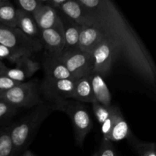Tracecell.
Returning <instances> with one entry per match:
<instances>
[{
	"label": "cell",
	"instance_id": "1",
	"mask_svg": "<svg viewBox=\"0 0 156 156\" xmlns=\"http://www.w3.org/2000/svg\"><path fill=\"white\" fill-rule=\"evenodd\" d=\"M87 12L88 24L112 42L119 56L144 82L155 87L156 66L143 41L111 0H78Z\"/></svg>",
	"mask_w": 156,
	"mask_h": 156
},
{
	"label": "cell",
	"instance_id": "2",
	"mask_svg": "<svg viewBox=\"0 0 156 156\" xmlns=\"http://www.w3.org/2000/svg\"><path fill=\"white\" fill-rule=\"evenodd\" d=\"M56 105L44 103L30 111L15 123H9V129L13 146V156H17L27 150L39 126L53 112Z\"/></svg>",
	"mask_w": 156,
	"mask_h": 156
},
{
	"label": "cell",
	"instance_id": "3",
	"mask_svg": "<svg viewBox=\"0 0 156 156\" xmlns=\"http://www.w3.org/2000/svg\"><path fill=\"white\" fill-rule=\"evenodd\" d=\"M0 44L10 49L19 57L31 58L43 50L40 39L32 38L18 27H9L0 24Z\"/></svg>",
	"mask_w": 156,
	"mask_h": 156
},
{
	"label": "cell",
	"instance_id": "4",
	"mask_svg": "<svg viewBox=\"0 0 156 156\" xmlns=\"http://www.w3.org/2000/svg\"><path fill=\"white\" fill-rule=\"evenodd\" d=\"M56 111H62L69 117L73 126L76 145L82 146L85 137L93 126L87 107L84 103L69 99L56 105Z\"/></svg>",
	"mask_w": 156,
	"mask_h": 156
},
{
	"label": "cell",
	"instance_id": "5",
	"mask_svg": "<svg viewBox=\"0 0 156 156\" xmlns=\"http://www.w3.org/2000/svg\"><path fill=\"white\" fill-rule=\"evenodd\" d=\"M0 99L19 109H31L45 103L37 80L21 82L12 89L0 94Z\"/></svg>",
	"mask_w": 156,
	"mask_h": 156
},
{
	"label": "cell",
	"instance_id": "6",
	"mask_svg": "<svg viewBox=\"0 0 156 156\" xmlns=\"http://www.w3.org/2000/svg\"><path fill=\"white\" fill-rule=\"evenodd\" d=\"M76 82V79L53 80L44 77L40 84L43 99L46 103L53 105L72 99Z\"/></svg>",
	"mask_w": 156,
	"mask_h": 156
},
{
	"label": "cell",
	"instance_id": "7",
	"mask_svg": "<svg viewBox=\"0 0 156 156\" xmlns=\"http://www.w3.org/2000/svg\"><path fill=\"white\" fill-rule=\"evenodd\" d=\"M58 59L76 80L90 76L94 72V61L91 53L82 51L79 49L62 53Z\"/></svg>",
	"mask_w": 156,
	"mask_h": 156
},
{
	"label": "cell",
	"instance_id": "8",
	"mask_svg": "<svg viewBox=\"0 0 156 156\" xmlns=\"http://www.w3.org/2000/svg\"><path fill=\"white\" fill-rule=\"evenodd\" d=\"M94 61V72L103 76L109 73L113 63L117 56L118 51L110 40L105 37L91 53Z\"/></svg>",
	"mask_w": 156,
	"mask_h": 156
},
{
	"label": "cell",
	"instance_id": "9",
	"mask_svg": "<svg viewBox=\"0 0 156 156\" xmlns=\"http://www.w3.org/2000/svg\"><path fill=\"white\" fill-rule=\"evenodd\" d=\"M40 40L43 49L45 50L46 58L48 59H58L65 47L63 30L61 23L54 28L40 30Z\"/></svg>",
	"mask_w": 156,
	"mask_h": 156
},
{
	"label": "cell",
	"instance_id": "10",
	"mask_svg": "<svg viewBox=\"0 0 156 156\" xmlns=\"http://www.w3.org/2000/svg\"><path fill=\"white\" fill-rule=\"evenodd\" d=\"M59 19L62 27L65 41V47L62 53L73 51L79 49V38L82 26L58 10Z\"/></svg>",
	"mask_w": 156,
	"mask_h": 156
},
{
	"label": "cell",
	"instance_id": "11",
	"mask_svg": "<svg viewBox=\"0 0 156 156\" xmlns=\"http://www.w3.org/2000/svg\"><path fill=\"white\" fill-rule=\"evenodd\" d=\"M103 38L101 32L94 26H82L79 38V49L91 53Z\"/></svg>",
	"mask_w": 156,
	"mask_h": 156
},
{
	"label": "cell",
	"instance_id": "12",
	"mask_svg": "<svg viewBox=\"0 0 156 156\" xmlns=\"http://www.w3.org/2000/svg\"><path fill=\"white\" fill-rule=\"evenodd\" d=\"M90 79L95 101L106 108H111L112 106L111 94L103 77L98 73H93L90 75Z\"/></svg>",
	"mask_w": 156,
	"mask_h": 156
},
{
	"label": "cell",
	"instance_id": "13",
	"mask_svg": "<svg viewBox=\"0 0 156 156\" xmlns=\"http://www.w3.org/2000/svg\"><path fill=\"white\" fill-rule=\"evenodd\" d=\"M36 24L40 30L54 28L60 24L58 10L44 5L34 15Z\"/></svg>",
	"mask_w": 156,
	"mask_h": 156
},
{
	"label": "cell",
	"instance_id": "14",
	"mask_svg": "<svg viewBox=\"0 0 156 156\" xmlns=\"http://www.w3.org/2000/svg\"><path fill=\"white\" fill-rule=\"evenodd\" d=\"M59 11L79 25L85 26L88 24L86 10L78 0H66Z\"/></svg>",
	"mask_w": 156,
	"mask_h": 156
},
{
	"label": "cell",
	"instance_id": "15",
	"mask_svg": "<svg viewBox=\"0 0 156 156\" xmlns=\"http://www.w3.org/2000/svg\"><path fill=\"white\" fill-rule=\"evenodd\" d=\"M72 99L84 104H92L95 101L91 88L90 76H85L76 80Z\"/></svg>",
	"mask_w": 156,
	"mask_h": 156
},
{
	"label": "cell",
	"instance_id": "16",
	"mask_svg": "<svg viewBox=\"0 0 156 156\" xmlns=\"http://www.w3.org/2000/svg\"><path fill=\"white\" fill-rule=\"evenodd\" d=\"M44 71H45L44 77L53 80L74 79L66 67L59 60V59H46L44 60Z\"/></svg>",
	"mask_w": 156,
	"mask_h": 156
},
{
	"label": "cell",
	"instance_id": "17",
	"mask_svg": "<svg viewBox=\"0 0 156 156\" xmlns=\"http://www.w3.org/2000/svg\"><path fill=\"white\" fill-rule=\"evenodd\" d=\"M18 10L9 0H0V24L16 27Z\"/></svg>",
	"mask_w": 156,
	"mask_h": 156
},
{
	"label": "cell",
	"instance_id": "18",
	"mask_svg": "<svg viewBox=\"0 0 156 156\" xmlns=\"http://www.w3.org/2000/svg\"><path fill=\"white\" fill-rule=\"evenodd\" d=\"M16 27L30 37L40 39V29L37 25L33 15L18 10Z\"/></svg>",
	"mask_w": 156,
	"mask_h": 156
},
{
	"label": "cell",
	"instance_id": "19",
	"mask_svg": "<svg viewBox=\"0 0 156 156\" xmlns=\"http://www.w3.org/2000/svg\"><path fill=\"white\" fill-rule=\"evenodd\" d=\"M129 135H130V130L127 122L123 117L121 111H119L108 140L112 143L120 142L124 139L128 138Z\"/></svg>",
	"mask_w": 156,
	"mask_h": 156
},
{
	"label": "cell",
	"instance_id": "20",
	"mask_svg": "<svg viewBox=\"0 0 156 156\" xmlns=\"http://www.w3.org/2000/svg\"><path fill=\"white\" fill-rule=\"evenodd\" d=\"M0 156H13V146L9 125L0 126Z\"/></svg>",
	"mask_w": 156,
	"mask_h": 156
},
{
	"label": "cell",
	"instance_id": "21",
	"mask_svg": "<svg viewBox=\"0 0 156 156\" xmlns=\"http://www.w3.org/2000/svg\"><path fill=\"white\" fill-rule=\"evenodd\" d=\"M20 110L0 99V126L9 125L12 119L19 112Z\"/></svg>",
	"mask_w": 156,
	"mask_h": 156
},
{
	"label": "cell",
	"instance_id": "22",
	"mask_svg": "<svg viewBox=\"0 0 156 156\" xmlns=\"http://www.w3.org/2000/svg\"><path fill=\"white\" fill-rule=\"evenodd\" d=\"M13 4L17 9L33 16L44 5L42 0H16Z\"/></svg>",
	"mask_w": 156,
	"mask_h": 156
},
{
	"label": "cell",
	"instance_id": "23",
	"mask_svg": "<svg viewBox=\"0 0 156 156\" xmlns=\"http://www.w3.org/2000/svg\"><path fill=\"white\" fill-rule=\"evenodd\" d=\"M91 105H92V110L94 116L100 125H101L109 117L114 107V105H112L111 108H106L97 101L93 102Z\"/></svg>",
	"mask_w": 156,
	"mask_h": 156
},
{
	"label": "cell",
	"instance_id": "24",
	"mask_svg": "<svg viewBox=\"0 0 156 156\" xmlns=\"http://www.w3.org/2000/svg\"><path fill=\"white\" fill-rule=\"evenodd\" d=\"M119 111H120V109H119L117 107H113L111 115H110L109 117L101 125V126L102 139H105V140H108V136H109L110 133H111V129H112L114 123V122H115L116 117H117V114Z\"/></svg>",
	"mask_w": 156,
	"mask_h": 156
},
{
	"label": "cell",
	"instance_id": "25",
	"mask_svg": "<svg viewBox=\"0 0 156 156\" xmlns=\"http://www.w3.org/2000/svg\"><path fill=\"white\" fill-rule=\"evenodd\" d=\"M134 146L140 156H156L155 143H141L136 140Z\"/></svg>",
	"mask_w": 156,
	"mask_h": 156
},
{
	"label": "cell",
	"instance_id": "26",
	"mask_svg": "<svg viewBox=\"0 0 156 156\" xmlns=\"http://www.w3.org/2000/svg\"><path fill=\"white\" fill-rule=\"evenodd\" d=\"M97 156H116L115 149L112 142L102 139L101 144L98 152H97Z\"/></svg>",
	"mask_w": 156,
	"mask_h": 156
},
{
	"label": "cell",
	"instance_id": "27",
	"mask_svg": "<svg viewBox=\"0 0 156 156\" xmlns=\"http://www.w3.org/2000/svg\"><path fill=\"white\" fill-rule=\"evenodd\" d=\"M19 56H17L16 54L13 53L9 48L6 47L5 46H3L0 44V60H8L11 63L15 64L16 61L18 60Z\"/></svg>",
	"mask_w": 156,
	"mask_h": 156
},
{
	"label": "cell",
	"instance_id": "28",
	"mask_svg": "<svg viewBox=\"0 0 156 156\" xmlns=\"http://www.w3.org/2000/svg\"><path fill=\"white\" fill-rule=\"evenodd\" d=\"M19 83L21 82H15L4 75H1L0 76V94L12 89V88L18 85Z\"/></svg>",
	"mask_w": 156,
	"mask_h": 156
},
{
	"label": "cell",
	"instance_id": "29",
	"mask_svg": "<svg viewBox=\"0 0 156 156\" xmlns=\"http://www.w3.org/2000/svg\"><path fill=\"white\" fill-rule=\"evenodd\" d=\"M66 1V0H42V2L44 5L50 6L56 10H59L61 6L64 4Z\"/></svg>",
	"mask_w": 156,
	"mask_h": 156
},
{
	"label": "cell",
	"instance_id": "30",
	"mask_svg": "<svg viewBox=\"0 0 156 156\" xmlns=\"http://www.w3.org/2000/svg\"><path fill=\"white\" fill-rule=\"evenodd\" d=\"M7 68H8V67L6 66L4 62H2V61L0 60V76L3 74V73L5 71V69Z\"/></svg>",
	"mask_w": 156,
	"mask_h": 156
},
{
	"label": "cell",
	"instance_id": "31",
	"mask_svg": "<svg viewBox=\"0 0 156 156\" xmlns=\"http://www.w3.org/2000/svg\"><path fill=\"white\" fill-rule=\"evenodd\" d=\"M22 156H36V155H34V154L32 153L30 151L27 150H27H25L24 152H23Z\"/></svg>",
	"mask_w": 156,
	"mask_h": 156
},
{
	"label": "cell",
	"instance_id": "32",
	"mask_svg": "<svg viewBox=\"0 0 156 156\" xmlns=\"http://www.w3.org/2000/svg\"><path fill=\"white\" fill-rule=\"evenodd\" d=\"M97 155H97V152H95V153H94V155H93L92 156H97Z\"/></svg>",
	"mask_w": 156,
	"mask_h": 156
}]
</instances>
